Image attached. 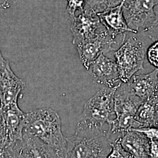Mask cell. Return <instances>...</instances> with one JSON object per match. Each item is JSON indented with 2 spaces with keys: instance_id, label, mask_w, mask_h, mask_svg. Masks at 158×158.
<instances>
[{
  "instance_id": "obj_1",
  "label": "cell",
  "mask_w": 158,
  "mask_h": 158,
  "mask_svg": "<svg viewBox=\"0 0 158 158\" xmlns=\"http://www.w3.org/2000/svg\"><path fill=\"white\" fill-rule=\"evenodd\" d=\"M103 126L80 121L73 135L67 138L64 158H107L113 141Z\"/></svg>"
},
{
  "instance_id": "obj_2",
  "label": "cell",
  "mask_w": 158,
  "mask_h": 158,
  "mask_svg": "<svg viewBox=\"0 0 158 158\" xmlns=\"http://www.w3.org/2000/svg\"><path fill=\"white\" fill-rule=\"evenodd\" d=\"M23 134L36 137L64 158L67 138L63 135L59 114L52 109L44 108L25 113Z\"/></svg>"
},
{
  "instance_id": "obj_3",
  "label": "cell",
  "mask_w": 158,
  "mask_h": 158,
  "mask_svg": "<svg viewBox=\"0 0 158 158\" xmlns=\"http://www.w3.org/2000/svg\"><path fill=\"white\" fill-rule=\"evenodd\" d=\"M142 102L130 90L126 83H122L114 94L115 118L110 127V133L121 134L141 127V124L135 119V115Z\"/></svg>"
},
{
  "instance_id": "obj_4",
  "label": "cell",
  "mask_w": 158,
  "mask_h": 158,
  "mask_svg": "<svg viewBox=\"0 0 158 158\" xmlns=\"http://www.w3.org/2000/svg\"><path fill=\"white\" fill-rule=\"evenodd\" d=\"M114 52L119 79L123 83L141 70H144L143 63L147 49L145 44L135 36H131Z\"/></svg>"
},
{
  "instance_id": "obj_5",
  "label": "cell",
  "mask_w": 158,
  "mask_h": 158,
  "mask_svg": "<svg viewBox=\"0 0 158 158\" xmlns=\"http://www.w3.org/2000/svg\"><path fill=\"white\" fill-rule=\"evenodd\" d=\"M118 87H104L98 91L85 104L80 121L109 128L115 118L114 94Z\"/></svg>"
},
{
  "instance_id": "obj_6",
  "label": "cell",
  "mask_w": 158,
  "mask_h": 158,
  "mask_svg": "<svg viewBox=\"0 0 158 158\" xmlns=\"http://www.w3.org/2000/svg\"><path fill=\"white\" fill-rule=\"evenodd\" d=\"M158 0H124L123 10L130 28L137 34L148 28L155 17Z\"/></svg>"
},
{
  "instance_id": "obj_7",
  "label": "cell",
  "mask_w": 158,
  "mask_h": 158,
  "mask_svg": "<svg viewBox=\"0 0 158 158\" xmlns=\"http://www.w3.org/2000/svg\"><path fill=\"white\" fill-rule=\"evenodd\" d=\"M25 113L18 104L0 106V137L6 145L23 141Z\"/></svg>"
},
{
  "instance_id": "obj_8",
  "label": "cell",
  "mask_w": 158,
  "mask_h": 158,
  "mask_svg": "<svg viewBox=\"0 0 158 158\" xmlns=\"http://www.w3.org/2000/svg\"><path fill=\"white\" fill-rule=\"evenodd\" d=\"M25 86L23 80L12 70L9 61L3 57L0 48V106L17 104Z\"/></svg>"
},
{
  "instance_id": "obj_9",
  "label": "cell",
  "mask_w": 158,
  "mask_h": 158,
  "mask_svg": "<svg viewBox=\"0 0 158 158\" xmlns=\"http://www.w3.org/2000/svg\"><path fill=\"white\" fill-rule=\"evenodd\" d=\"M115 44L116 42L105 29L96 37L85 40L75 46L83 66L89 70L102 53L106 54L114 49L113 45Z\"/></svg>"
},
{
  "instance_id": "obj_10",
  "label": "cell",
  "mask_w": 158,
  "mask_h": 158,
  "mask_svg": "<svg viewBox=\"0 0 158 158\" xmlns=\"http://www.w3.org/2000/svg\"><path fill=\"white\" fill-rule=\"evenodd\" d=\"M70 18V31L74 45L97 36L105 29L97 14L84 11Z\"/></svg>"
},
{
  "instance_id": "obj_11",
  "label": "cell",
  "mask_w": 158,
  "mask_h": 158,
  "mask_svg": "<svg viewBox=\"0 0 158 158\" xmlns=\"http://www.w3.org/2000/svg\"><path fill=\"white\" fill-rule=\"evenodd\" d=\"M91 67L94 80L97 83L109 88L118 87L122 83L115 61L104 53L97 59Z\"/></svg>"
},
{
  "instance_id": "obj_12",
  "label": "cell",
  "mask_w": 158,
  "mask_h": 158,
  "mask_svg": "<svg viewBox=\"0 0 158 158\" xmlns=\"http://www.w3.org/2000/svg\"><path fill=\"white\" fill-rule=\"evenodd\" d=\"M126 85L142 102L153 97L158 98V69L148 74H135Z\"/></svg>"
},
{
  "instance_id": "obj_13",
  "label": "cell",
  "mask_w": 158,
  "mask_h": 158,
  "mask_svg": "<svg viewBox=\"0 0 158 158\" xmlns=\"http://www.w3.org/2000/svg\"><path fill=\"white\" fill-rule=\"evenodd\" d=\"M123 3L124 1L118 6L97 14L102 25L114 40L118 35L127 32L136 34L128 27L125 19L123 10Z\"/></svg>"
},
{
  "instance_id": "obj_14",
  "label": "cell",
  "mask_w": 158,
  "mask_h": 158,
  "mask_svg": "<svg viewBox=\"0 0 158 158\" xmlns=\"http://www.w3.org/2000/svg\"><path fill=\"white\" fill-rule=\"evenodd\" d=\"M19 158H63L56 151L34 136L23 134Z\"/></svg>"
},
{
  "instance_id": "obj_15",
  "label": "cell",
  "mask_w": 158,
  "mask_h": 158,
  "mask_svg": "<svg viewBox=\"0 0 158 158\" xmlns=\"http://www.w3.org/2000/svg\"><path fill=\"white\" fill-rule=\"evenodd\" d=\"M118 141L127 152L133 158H149L148 153L149 139L134 131L125 132L119 136Z\"/></svg>"
},
{
  "instance_id": "obj_16",
  "label": "cell",
  "mask_w": 158,
  "mask_h": 158,
  "mask_svg": "<svg viewBox=\"0 0 158 158\" xmlns=\"http://www.w3.org/2000/svg\"><path fill=\"white\" fill-rule=\"evenodd\" d=\"M135 119L142 127L158 125V98L153 97L143 102L139 107Z\"/></svg>"
},
{
  "instance_id": "obj_17",
  "label": "cell",
  "mask_w": 158,
  "mask_h": 158,
  "mask_svg": "<svg viewBox=\"0 0 158 158\" xmlns=\"http://www.w3.org/2000/svg\"><path fill=\"white\" fill-rule=\"evenodd\" d=\"M124 0H87L85 11L97 14L118 6Z\"/></svg>"
},
{
  "instance_id": "obj_18",
  "label": "cell",
  "mask_w": 158,
  "mask_h": 158,
  "mask_svg": "<svg viewBox=\"0 0 158 158\" xmlns=\"http://www.w3.org/2000/svg\"><path fill=\"white\" fill-rule=\"evenodd\" d=\"M23 141L6 145L0 141V158H19Z\"/></svg>"
},
{
  "instance_id": "obj_19",
  "label": "cell",
  "mask_w": 158,
  "mask_h": 158,
  "mask_svg": "<svg viewBox=\"0 0 158 158\" xmlns=\"http://www.w3.org/2000/svg\"><path fill=\"white\" fill-rule=\"evenodd\" d=\"M68 4L66 11L70 18L76 16V11L83 12L85 11L87 0H67Z\"/></svg>"
},
{
  "instance_id": "obj_20",
  "label": "cell",
  "mask_w": 158,
  "mask_h": 158,
  "mask_svg": "<svg viewBox=\"0 0 158 158\" xmlns=\"http://www.w3.org/2000/svg\"><path fill=\"white\" fill-rule=\"evenodd\" d=\"M147 59L154 68L158 69V40H155L146 52Z\"/></svg>"
},
{
  "instance_id": "obj_21",
  "label": "cell",
  "mask_w": 158,
  "mask_h": 158,
  "mask_svg": "<svg viewBox=\"0 0 158 158\" xmlns=\"http://www.w3.org/2000/svg\"><path fill=\"white\" fill-rule=\"evenodd\" d=\"M155 17L152 23L142 32L151 40H158V4L155 8Z\"/></svg>"
},
{
  "instance_id": "obj_22",
  "label": "cell",
  "mask_w": 158,
  "mask_h": 158,
  "mask_svg": "<svg viewBox=\"0 0 158 158\" xmlns=\"http://www.w3.org/2000/svg\"><path fill=\"white\" fill-rule=\"evenodd\" d=\"M131 131H134L141 133L149 141H158V127H142L138 128L132 129Z\"/></svg>"
},
{
  "instance_id": "obj_23",
  "label": "cell",
  "mask_w": 158,
  "mask_h": 158,
  "mask_svg": "<svg viewBox=\"0 0 158 158\" xmlns=\"http://www.w3.org/2000/svg\"><path fill=\"white\" fill-rule=\"evenodd\" d=\"M148 153L149 158H158V141L149 140Z\"/></svg>"
},
{
  "instance_id": "obj_24",
  "label": "cell",
  "mask_w": 158,
  "mask_h": 158,
  "mask_svg": "<svg viewBox=\"0 0 158 158\" xmlns=\"http://www.w3.org/2000/svg\"><path fill=\"white\" fill-rule=\"evenodd\" d=\"M12 0H0V10H4L8 8L11 5Z\"/></svg>"
},
{
  "instance_id": "obj_25",
  "label": "cell",
  "mask_w": 158,
  "mask_h": 158,
  "mask_svg": "<svg viewBox=\"0 0 158 158\" xmlns=\"http://www.w3.org/2000/svg\"><path fill=\"white\" fill-rule=\"evenodd\" d=\"M0 141H1V137H0Z\"/></svg>"
},
{
  "instance_id": "obj_26",
  "label": "cell",
  "mask_w": 158,
  "mask_h": 158,
  "mask_svg": "<svg viewBox=\"0 0 158 158\" xmlns=\"http://www.w3.org/2000/svg\"></svg>"
}]
</instances>
